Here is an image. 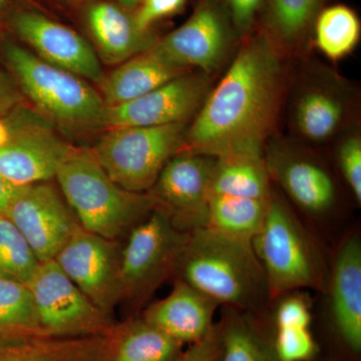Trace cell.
I'll use <instances>...</instances> for the list:
<instances>
[{"label":"cell","instance_id":"ffe728a7","mask_svg":"<svg viewBox=\"0 0 361 361\" xmlns=\"http://www.w3.org/2000/svg\"><path fill=\"white\" fill-rule=\"evenodd\" d=\"M183 350L184 344L139 316L106 334L104 361H174Z\"/></svg>","mask_w":361,"mask_h":361},{"label":"cell","instance_id":"5bb4252c","mask_svg":"<svg viewBox=\"0 0 361 361\" xmlns=\"http://www.w3.org/2000/svg\"><path fill=\"white\" fill-rule=\"evenodd\" d=\"M211 90V75L187 71L144 96L106 106L104 128L158 127L188 123Z\"/></svg>","mask_w":361,"mask_h":361},{"label":"cell","instance_id":"f35d334b","mask_svg":"<svg viewBox=\"0 0 361 361\" xmlns=\"http://www.w3.org/2000/svg\"><path fill=\"white\" fill-rule=\"evenodd\" d=\"M18 188L20 187L11 184L0 176V215H6L7 208Z\"/></svg>","mask_w":361,"mask_h":361},{"label":"cell","instance_id":"e575fe53","mask_svg":"<svg viewBox=\"0 0 361 361\" xmlns=\"http://www.w3.org/2000/svg\"><path fill=\"white\" fill-rule=\"evenodd\" d=\"M240 40L250 35L260 23L266 0H224Z\"/></svg>","mask_w":361,"mask_h":361},{"label":"cell","instance_id":"484cf974","mask_svg":"<svg viewBox=\"0 0 361 361\" xmlns=\"http://www.w3.org/2000/svg\"><path fill=\"white\" fill-rule=\"evenodd\" d=\"M270 177L264 156H229L216 159L211 195L267 200Z\"/></svg>","mask_w":361,"mask_h":361},{"label":"cell","instance_id":"2e32d148","mask_svg":"<svg viewBox=\"0 0 361 361\" xmlns=\"http://www.w3.org/2000/svg\"><path fill=\"white\" fill-rule=\"evenodd\" d=\"M82 18L99 58L108 65H121L149 51L160 37L135 23L134 11L111 0H87Z\"/></svg>","mask_w":361,"mask_h":361},{"label":"cell","instance_id":"74e56055","mask_svg":"<svg viewBox=\"0 0 361 361\" xmlns=\"http://www.w3.org/2000/svg\"><path fill=\"white\" fill-rule=\"evenodd\" d=\"M23 103V97L13 75L0 66V116Z\"/></svg>","mask_w":361,"mask_h":361},{"label":"cell","instance_id":"3957f363","mask_svg":"<svg viewBox=\"0 0 361 361\" xmlns=\"http://www.w3.org/2000/svg\"><path fill=\"white\" fill-rule=\"evenodd\" d=\"M2 54L23 96L54 127L71 134L104 128L106 104L87 80L47 63L16 42H4Z\"/></svg>","mask_w":361,"mask_h":361},{"label":"cell","instance_id":"4fadbf2b","mask_svg":"<svg viewBox=\"0 0 361 361\" xmlns=\"http://www.w3.org/2000/svg\"><path fill=\"white\" fill-rule=\"evenodd\" d=\"M7 23L40 59L97 85L103 82L96 49L73 28L32 8H16Z\"/></svg>","mask_w":361,"mask_h":361},{"label":"cell","instance_id":"b9f144b4","mask_svg":"<svg viewBox=\"0 0 361 361\" xmlns=\"http://www.w3.org/2000/svg\"><path fill=\"white\" fill-rule=\"evenodd\" d=\"M56 1L61 2V4H66V6H82L85 4L87 0H56Z\"/></svg>","mask_w":361,"mask_h":361},{"label":"cell","instance_id":"f1b7e54d","mask_svg":"<svg viewBox=\"0 0 361 361\" xmlns=\"http://www.w3.org/2000/svg\"><path fill=\"white\" fill-rule=\"evenodd\" d=\"M44 336L27 285L0 275V341Z\"/></svg>","mask_w":361,"mask_h":361},{"label":"cell","instance_id":"d590c367","mask_svg":"<svg viewBox=\"0 0 361 361\" xmlns=\"http://www.w3.org/2000/svg\"><path fill=\"white\" fill-rule=\"evenodd\" d=\"M187 2L188 0H142L134 11L135 23L141 30H153L158 21L180 13Z\"/></svg>","mask_w":361,"mask_h":361},{"label":"cell","instance_id":"52a82bcc","mask_svg":"<svg viewBox=\"0 0 361 361\" xmlns=\"http://www.w3.org/2000/svg\"><path fill=\"white\" fill-rule=\"evenodd\" d=\"M190 233L180 231L167 214L155 209L135 226L121 249L120 302L137 306L175 274Z\"/></svg>","mask_w":361,"mask_h":361},{"label":"cell","instance_id":"d6986e66","mask_svg":"<svg viewBox=\"0 0 361 361\" xmlns=\"http://www.w3.org/2000/svg\"><path fill=\"white\" fill-rule=\"evenodd\" d=\"M330 310L337 336L358 355L361 350V243L348 237L337 252L330 280Z\"/></svg>","mask_w":361,"mask_h":361},{"label":"cell","instance_id":"ab89813d","mask_svg":"<svg viewBox=\"0 0 361 361\" xmlns=\"http://www.w3.org/2000/svg\"><path fill=\"white\" fill-rule=\"evenodd\" d=\"M14 0H0V23L8 20L11 14L16 11Z\"/></svg>","mask_w":361,"mask_h":361},{"label":"cell","instance_id":"1f68e13d","mask_svg":"<svg viewBox=\"0 0 361 361\" xmlns=\"http://www.w3.org/2000/svg\"><path fill=\"white\" fill-rule=\"evenodd\" d=\"M338 163L355 200L361 202V139L353 134L344 137L338 148Z\"/></svg>","mask_w":361,"mask_h":361},{"label":"cell","instance_id":"8992f818","mask_svg":"<svg viewBox=\"0 0 361 361\" xmlns=\"http://www.w3.org/2000/svg\"><path fill=\"white\" fill-rule=\"evenodd\" d=\"M187 123L108 129L92 152L116 185L148 193L164 166L184 149Z\"/></svg>","mask_w":361,"mask_h":361},{"label":"cell","instance_id":"9c48e42d","mask_svg":"<svg viewBox=\"0 0 361 361\" xmlns=\"http://www.w3.org/2000/svg\"><path fill=\"white\" fill-rule=\"evenodd\" d=\"M237 40L224 0H198L186 23L159 39L151 51L175 68L211 75Z\"/></svg>","mask_w":361,"mask_h":361},{"label":"cell","instance_id":"44dd1931","mask_svg":"<svg viewBox=\"0 0 361 361\" xmlns=\"http://www.w3.org/2000/svg\"><path fill=\"white\" fill-rule=\"evenodd\" d=\"M169 65L149 51L128 59L99 84L106 106H118L148 94L187 73Z\"/></svg>","mask_w":361,"mask_h":361},{"label":"cell","instance_id":"d6a6232c","mask_svg":"<svg viewBox=\"0 0 361 361\" xmlns=\"http://www.w3.org/2000/svg\"><path fill=\"white\" fill-rule=\"evenodd\" d=\"M282 297L275 313L276 329H310L312 317L307 297L292 292Z\"/></svg>","mask_w":361,"mask_h":361},{"label":"cell","instance_id":"603a6c76","mask_svg":"<svg viewBox=\"0 0 361 361\" xmlns=\"http://www.w3.org/2000/svg\"><path fill=\"white\" fill-rule=\"evenodd\" d=\"M330 0H266L259 26L278 49L295 51L312 39L316 18Z\"/></svg>","mask_w":361,"mask_h":361},{"label":"cell","instance_id":"cb8c5ba5","mask_svg":"<svg viewBox=\"0 0 361 361\" xmlns=\"http://www.w3.org/2000/svg\"><path fill=\"white\" fill-rule=\"evenodd\" d=\"M220 361H282L270 334L252 312L226 307L219 323Z\"/></svg>","mask_w":361,"mask_h":361},{"label":"cell","instance_id":"8fae6325","mask_svg":"<svg viewBox=\"0 0 361 361\" xmlns=\"http://www.w3.org/2000/svg\"><path fill=\"white\" fill-rule=\"evenodd\" d=\"M6 216L20 230L39 262L56 258L80 225L63 194L49 182L18 188Z\"/></svg>","mask_w":361,"mask_h":361},{"label":"cell","instance_id":"8d00e7d4","mask_svg":"<svg viewBox=\"0 0 361 361\" xmlns=\"http://www.w3.org/2000/svg\"><path fill=\"white\" fill-rule=\"evenodd\" d=\"M220 356L221 336L217 323L203 339L189 344L174 361H220Z\"/></svg>","mask_w":361,"mask_h":361},{"label":"cell","instance_id":"f546056e","mask_svg":"<svg viewBox=\"0 0 361 361\" xmlns=\"http://www.w3.org/2000/svg\"><path fill=\"white\" fill-rule=\"evenodd\" d=\"M40 262L13 221L0 215V275L27 285Z\"/></svg>","mask_w":361,"mask_h":361},{"label":"cell","instance_id":"7c38bea8","mask_svg":"<svg viewBox=\"0 0 361 361\" xmlns=\"http://www.w3.org/2000/svg\"><path fill=\"white\" fill-rule=\"evenodd\" d=\"M120 255L118 241L78 225L54 260L92 303L111 316L120 303Z\"/></svg>","mask_w":361,"mask_h":361},{"label":"cell","instance_id":"60d3db41","mask_svg":"<svg viewBox=\"0 0 361 361\" xmlns=\"http://www.w3.org/2000/svg\"><path fill=\"white\" fill-rule=\"evenodd\" d=\"M115 1L125 7V8L135 11L137 7L140 6V4H141L142 0H115Z\"/></svg>","mask_w":361,"mask_h":361},{"label":"cell","instance_id":"7402d4cb","mask_svg":"<svg viewBox=\"0 0 361 361\" xmlns=\"http://www.w3.org/2000/svg\"><path fill=\"white\" fill-rule=\"evenodd\" d=\"M104 336H33L0 341V361H104Z\"/></svg>","mask_w":361,"mask_h":361},{"label":"cell","instance_id":"ba28073f","mask_svg":"<svg viewBox=\"0 0 361 361\" xmlns=\"http://www.w3.org/2000/svg\"><path fill=\"white\" fill-rule=\"evenodd\" d=\"M27 286L44 336H104L116 324L111 315L78 288L54 259L40 262Z\"/></svg>","mask_w":361,"mask_h":361},{"label":"cell","instance_id":"6da1fadb","mask_svg":"<svg viewBox=\"0 0 361 361\" xmlns=\"http://www.w3.org/2000/svg\"><path fill=\"white\" fill-rule=\"evenodd\" d=\"M241 42L187 128L183 151L216 159L264 156L283 90L282 51L260 26Z\"/></svg>","mask_w":361,"mask_h":361},{"label":"cell","instance_id":"4dcf8cb0","mask_svg":"<svg viewBox=\"0 0 361 361\" xmlns=\"http://www.w3.org/2000/svg\"><path fill=\"white\" fill-rule=\"evenodd\" d=\"M274 345L282 361H310L317 353L310 329H276Z\"/></svg>","mask_w":361,"mask_h":361},{"label":"cell","instance_id":"836d02e7","mask_svg":"<svg viewBox=\"0 0 361 361\" xmlns=\"http://www.w3.org/2000/svg\"><path fill=\"white\" fill-rule=\"evenodd\" d=\"M47 123L51 122L40 115L35 108H30L25 103L14 106L11 111L0 116V147L25 130Z\"/></svg>","mask_w":361,"mask_h":361},{"label":"cell","instance_id":"7a4b0ae2","mask_svg":"<svg viewBox=\"0 0 361 361\" xmlns=\"http://www.w3.org/2000/svg\"><path fill=\"white\" fill-rule=\"evenodd\" d=\"M176 274L226 307L253 313L269 299L264 272L251 243L207 227L190 233Z\"/></svg>","mask_w":361,"mask_h":361},{"label":"cell","instance_id":"ac0fdd59","mask_svg":"<svg viewBox=\"0 0 361 361\" xmlns=\"http://www.w3.org/2000/svg\"><path fill=\"white\" fill-rule=\"evenodd\" d=\"M219 304L178 278L165 298L141 315L164 334L183 344L201 341L212 330Z\"/></svg>","mask_w":361,"mask_h":361},{"label":"cell","instance_id":"e0dca14e","mask_svg":"<svg viewBox=\"0 0 361 361\" xmlns=\"http://www.w3.org/2000/svg\"><path fill=\"white\" fill-rule=\"evenodd\" d=\"M264 159L270 180L306 212L320 215L336 204V183L318 161L278 146L268 149Z\"/></svg>","mask_w":361,"mask_h":361},{"label":"cell","instance_id":"83f0119b","mask_svg":"<svg viewBox=\"0 0 361 361\" xmlns=\"http://www.w3.org/2000/svg\"><path fill=\"white\" fill-rule=\"evenodd\" d=\"M357 14L344 4L324 7L313 25L312 37L317 49L330 59H341L355 49L360 39Z\"/></svg>","mask_w":361,"mask_h":361},{"label":"cell","instance_id":"4316f807","mask_svg":"<svg viewBox=\"0 0 361 361\" xmlns=\"http://www.w3.org/2000/svg\"><path fill=\"white\" fill-rule=\"evenodd\" d=\"M269 199L211 195L207 228L230 238L251 243L264 222Z\"/></svg>","mask_w":361,"mask_h":361},{"label":"cell","instance_id":"5b68a950","mask_svg":"<svg viewBox=\"0 0 361 361\" xmlns=\"http://www.w3.org/2000/svg\"><path fill=\"white\" fill-rule=\"evenodd\" d=\"M267 283L269 300L299 290H322L324 271L310 235L287 205L271 193L262 227L251 242Z\"/></svg>","mask_w":361,"mask_h":361},{"label":"cell","instance_id":"277c9868","mask_svg":"<svg viewBox=\"0 0 361 361\" xmlns=\"http://www.w3.org/2000/svg\"><path fill=\"white\" fill-rule=\"evenodd\" d=\"M56 179L80 225L106 239L118 241L156 209L149 193H134L116 185L92 149H73Z\"/></svg>","mask_w":361,"mask_h":361},{"label":"cell","instance_id":"d4e9b609","mask_svg":"<svg viewBox=\"0 0 361 361\" xmlns=\"http://www.w3.org/2000/svg\"><path fill=\"white\" fill-rule=\"evenodd\" d=\"M346 103L329 87H311L301 92L294 108V123L307 141L326 142L341 130L345 120Z\"/></svg>","mask_w":361,"mask_h":361},{"label":"cell","instance_id":"9a60e30c","mask_svg":"<svg viewBox=\"0 0 361 361\" xmlns=\"http://www.w3.org/2000/svg\"><path fill=\"white\" fill-rule=\"evenodd\" d=\"M75 149L52 123L35 126L0 147V176L18 187L49 182Z\"/></svg>","mask_w":361,"mask_h":361},{"label":"cell","instance_id":"30bf717a","mask_svg":"<svg viewBox=\"0 0 361 361\" xmlns=\"http://www.w3.org/2000/svg\"><path fill=\"white\" fill-rule=\"evenodd\" d=\"M216 158L183 151L171 158L148 192L156 209L167 214L180 231L207 227Z\"/></svg>","mask_w":361,"mask_h":361}]
</instances>
